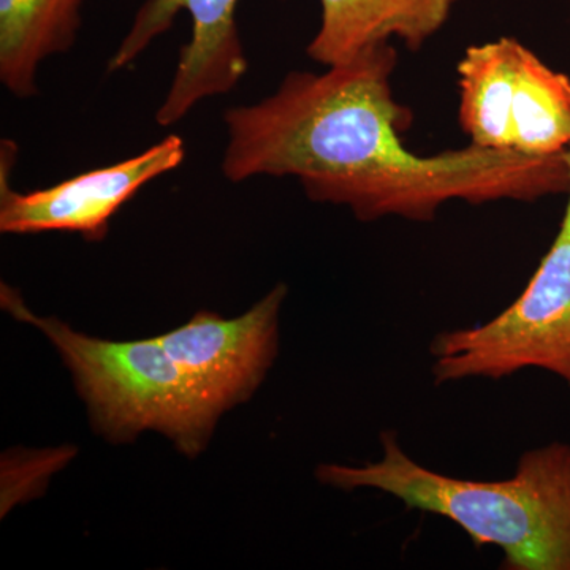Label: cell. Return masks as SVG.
<instances>
[{
  "label": "cell",
  "mask_w": 570,
  "mask_h": 570,
  "mask_svg": "<svg viewBox=\"0 0 570 570\" xmlns=\"http://www.w3.org/2000/svg\"><path fill=\"white\" fill-rule=\"evenodd\" d=\"M393 43L324 73L292 71L272 96L225 111L223 174L292 176L307 197L347 206L363 223H430L449 202H534L570 189L569 151L527 156L468 145L422 156L403 135L414 121L393 96Z\"/></svg>",
  "instance_id": "6da1fadb"
},
{
  "label": "cell",
  "mask_w": 570,
  "mask_h": 570,
  "mask_svg": "<svg viewBox=\"0 0 570 570\" xmlns=\"http://www.w3.org/2000/svg\"><path fill=\"white\" fill-rule=\"evenodd\" d=\"M384 456L363 466L322 464L317 479L340 490L373 489L407 510L459 524L478 547L502 550V569L570 570V448L554 442L523 453L498 482L449 478L409 459L393 433Z\"/></svg>",
  "instance_id": "7a4b0ae2"
},
{
  "label": "cell",
  "mask_w": 570,
  "mask_h": 570,
  "mask_svg": "<svg viewBox=\"0 0 570 570\" xmlns=\"http://www.w3.org/2000/svg\"><path fill=\"white\" fill-rule=\"evenodd\" d=\"M2 306L50 337L105 438L122 442L156 430L186 455L205 448L220 414L157 336L118 343L81 335L58 318L32 314L6 284Z\"/></svg>",
  "instance_id": "3957f363"
},
{
  "label": "cell",
  "mask_w": 570,
  "mask_h": 570,
  "mask_svg": "<svg viewBox=\"0 0 570 570\" xmlns=\"http://www.w3.org/2000/svg\"><path fill=\"white\" fill-rule=\"evenodd\" d=\"M568 195L560 232L523 294L487 324L434 337L438 385L540 367L570 387V189Z\"/></svg>",
  "instance_id": "277c9868"
},
{
  "label": "cell",
  "mask_w": 570,
  "mask_h": 570,
  "mask_svg": "<svg viewBox=\"0 0 570 570\" xmlns=\"http://www.w3.org/2000/svg\"><path fill=\"white\" fill-rule=\"evenodd\" d=\"M0 156V230L3 234L71 232L89 242H100L108 234L111 217L126 202L145 184L183 164L186 146L178 135H168L124 163L28 194L14 193L10 186V171L17 156L13 142L2 141Z\"/></svg>",
  "instance_id": "5b68a950"
},
{
  "label": "cell",
  "mask_w": 570,
  "mask_h": 570,
  "mask_svg": "<svg viewBox=\"0 0 570 570\" xmlns=\"http://www.w3.org/2000/svg\"><path fill=\"white\" fill-rule=\"evenodd\" d=\"M238 0H146L132 28L119 45L110 70L134 62L151 41L168 31L179 11L193 20V36L184 45L170 91L156 115L160 126L181 121L195 105L230 92L245 77L247 59L236 26Z\"/></svg>",
  "instance_id": "8992f818"
},
{
  "label": "cell",
  "mask_w": 570,
  "mask_h": 570,
  "mask_svg": "<svg viewBox=\"0 0 570 570\" xmlns=\"http://www.w3.org/2000/svg\"><path fill=\"white\" fill-rule=\"evenodd\" d=\"M285 295L287 287L279 284L243 316L220 318L204 311L157 336L219 414L253 395L273 365Z\"/></svg>",
  "instance_id": "52a82bcc"
},
{
  "label": "cell",
  "mask_w": 570,
  "mask_h": 570,
  "mask_svg": "<svg viewBox=\"0 0 570 570\" xmlns=\"http://www.w3.org/2000/svg\"><path fill=\"white\" fill-rule=\"evenodd\" d=\"M459 0H321V26L307 56L325 67L379 45L419 51L442 31Z\"/></svg>",
  "instance_id": "ba28073f"
},
{
  "label": "cell",
  "mask_w": 570,
  "mask_h": 570,
  "mask_svg": "<svg viewBox=\"0 0 570 570\" xmlns=\"http://www.w3.org/2000/svg\"><path fill=\"white\" fill-rule=\"evenodd\" d=\"M82 0H0V80L13 96L37 94L45 59L69 50Z\"/></svg>",
  "instance_id": "9c48e42d"
},
{
  "label": "cell",
  "mask_w": 570,
  "mask_h": 570,
  "mask_svg": "<svg viewBox=\"0 0 570 570\" xmlns=\"http://www.w3.org/2000/svg\"><path fill=\"white\" fill-rule=\"evenodd\" d=\"M523 43L501 37L472 45L459 62V121L469 145L513 151L510 100Z\"/></svg>",
  "instance_id": "30bf717a"
},
{
  "label": "cell",
  "mask_w": 570,
  "mask_h": 570,
  "mask_svg": "<svg viewBox=\"0 0 570 570\" xmlns=\"http://www.w3.org/2000/svg\"><path fill=\"white\" fill-rule=\"evenodd\" d=\"M512 149L557 156L570 149V78L521 47L510 100Z\"/></svg>",
  "instance_id": "8fae6325"
},
{
  "label": "cell",
  "mask_w": 570,
  "mask_h": 570,
  "mask_svg": "<svg viewBox=\"0 0 570 570\" xmlns=\"http://www.w3.org/2000/svg\"><path fill=\"white\" fill-rule=\"evenodd\" d=\"M569 2H570V0H569Z\"/></svg>",
  "instance_id": "7c38bea8"
}]
</instances>
